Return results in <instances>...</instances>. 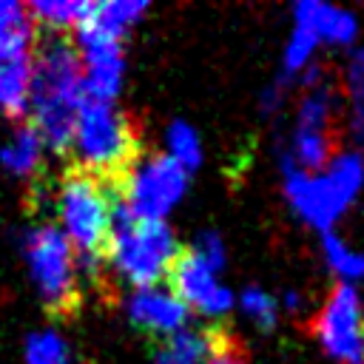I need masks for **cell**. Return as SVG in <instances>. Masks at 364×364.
<instances>
[{
	"label": "cell",
	"instance_id": "cell-1",
	"mask_svg": "<svg viewBox=\"0 0 364 364\" xmlns=\"http://www.w3.org/2000/svg\"><path fill=\"white\" fill-rule=\"evenodd\" d=\"M85 102L77 48L63 34H46L31 57L28 108L31 128L48 151H68L80 105Z\"/></svg>",
	"mask_w": 364,
	"mask_h": 364
},
{
	"label": "cell",
	"instance_id": "cell-2",
	"mask_svg": "<svg viewBox=\"0 0 364 364\" xmlns=\"http://www.w3.org/2000/svg\"><path fill=\"white\" fill-rule=\"evenodd\" d=\"M179 239L168 222L128 216L119 205L105 242V264L111 273L131 287L162 284L179 259Z\"/></svg>",
	"mask_w": 364,
	"mask_h": 364
},
{
	"label": "cell",
	"instance_id": "cell-3",
	"mask_svg": "<svg viewBox=\"0 0 364 364\" xmlns=\"http://www.w3.org/2000/svg\"><path fill=\"white\" fill-rule=\"evenodd\" d=\"M51 205L57 216L54 225L80 256V264L97 267L117 213L114 193L105 188L100 176H91L85 171H71L54 188Z\"/></svg>",
	"mask_w": 364,
	"mask_h": 364
},
{
	"label": "cell",
	"instance_id": "cell-4",
	"mask_svg": "<svg viewBox=\"0 0 364 364\" xmlns=\"http://www.w3.org/2000/svg\"><path fill=\"white\" fill-rule=\"evenodd\" d=\"M68 151L74 154L80 171L91 176H108L125 171L134 162L136 134L117 102L85 100L77 111Z\"/></svg>",
	"mask_w": 364,
	"mask_h": 364
},
{
	"label": "cell",
	"instance_id": "cell-5",
	"mask_svg": "<svg viewBox=\"0 0 364 364\" xmlns=\"http://www.w3.org/2000/svg\"><path fill=\"white\" fill-rule=\"evenodd\" d=\"M23 262L40 301L51 310H68L80 293V256L54 222L31 225L20 239Z\"/></svg>",
	"mask_w": 364,
	"mask_h": 364
},
{
	"label": "cell",
	"instance_id": "cell-6",
	"mask_svg": "<svg viewBox=\"0 0 364 364\" xmlns=\"http://www.w3.org/2000/svg\"><path fill=\"white\" fill-rule=\"evenodd\" d=\"M191 173L179 168L173 159L159 154H145L134 159L122 171V188H119V208L128 216L136 219H154L165 222L171 210L185 199Z\"/></svg>",
	"mask_w": 364,
	"mask_h": 364
},
{
	"label": "cell",
	"instance_id": "cell-7",
	"mask_svg": "<svg viewBox=\"0 0 364 364\" xmlns=\"http://www.w3.org/2000/svg\"><path fill=\"white\" fill-rule=\"evenodd\" d=\"M316 338L338 364H364V307L353 284L338 282L318 307Z\"/></svg>",
	"mask_w": 364,
	"mask_h": 364
},
{
	"label": "cell",
	"instance_id": "cell-8",
	"mask_svg": "<svg viewBox=\"0 0 364 364\" xmlns=\"http://www.w3.org/2000/svg\"><path fill=\"white\" fill-rule=\"evenodd\" d=\"M282 185L296 216L321 233H330L336 219L353 205V196H347L324 171H301L287 156H282Z\"/></svg>",
	"mask_w": 364,
	"mask_h": 364
},
{
	"label": "cell",
	"instance_id": "cell-9",
	"mask_svg": "<svg viewBox=\"0 0 364 364\" xmlns=\"http://www.w3.org/2000/svg\"><path fill=\"white\" fill-rule=\"evenodd\" d=\"M77 37V57L82 68V91L85 100L117 102V94L125 82V48L122 40L105 37L88 26L74 31Z\"/></svg>",
	"mask_w": 364,
	"mask_h": 364
},
{
	"label": "cell",
	"instance_id": "cell-10",
	"mask_svg": "<svg viewBox=\"0 0 364 364\" xmlns=\"http://www.w3.org/2000/svg\"><path fill=\"white\" fill-rule=\"evenodd\" d=\"M171 290L185 301L191 313H199L210 321L225 318L236 307L233 290L219 279V270L205 264L196 253L182 250L171 270Z\"/></svg>",
	"mask_w": 364,
	"mask_h": 364
},
{
	"label": "cell",
	"instance_id": "cell-11",
	"mask_svg": "<svg viewBox=\"0 0 364 364\" xmlns=\"http://www.w3.org/2000/svg\"><path fill=\"white\" fill-rule=\"evenodd\" d=\"M34 28L31 23L0 31V111L6 117H23L31 88Z\"/></svg>",
	"mask_w": 364,
	"mask_h": 364
},
{
	"label": "cell",
	"instance_id": "cell-12",
	"mask_svg": "<svg viewBox=\"0 0 364 364\" xmlns=\"http://www.w3.org/2000/svg\"><path fill=\"white\" fill-rule=\"evenodd\" d=\"M125 316L134 327L151 333V336H162L171 338L179 330L191 327V310L185 307V301L168 287V284H148V287H131L122 299Z\"/></svg>",
	"mask_w": 364,
	"mask_h": 364
},
{
	"label": "cell",
	"instance_id": "cell-13",
	"mask_svg": "<svg viewBox=\"0 0 364 364\" xmlns=\"http://www.w3.org/2000/svg\"><path fill=\"white\" fill-rule=\"evenodd\" d=\"M296 26L310 28L318 43H333V46H350L358 34V23L347 9L327 6L318 0H301L293 9Z\"/></svg>",
	"mask_w": 364,
	"mask_h": 364
},
{
	"label": "cell",
	"instance_id": "cell-14",
	"mask_svg": "<svg viewBox=\"0 0 364 364\" xmlns=\"http://www.w3.org/2000/svg\"><path fill=\"white\" fill-rule=\"evenodd\" d=\"M46 142L40 139V134L31 125H20L14 128L6 142L0 145V165L3 171H9L11 176H34L43 168V156H46Z\"/></svg>",
	"mask_w": 364,
	"mask_h": 364
},
{
	"label": "cell",
	"instance_id": "cell-15",
	"mask_svg": "<svg viewBox=\"0 0 364 364\" xmlns=\"http://www.w3.org/2000/svg\"><path fill=\"white\" fill-rule=\"evenodd\" d=\"M148 11V3L145 0H105V3H91V11L85 17L82 26L105 34V37H114V40H122Z\"/></svg>",
	"mask_w": 364,
	"mask_h": 364
},
{
	"label": "cell",
	"instance_id": "cell-16",
	"mask_svg": "<svg viewBox=\"0 0 364 364\" xmlns=\"http://www.w3.org/2000/svg\"><path fill=\"white\" fill-rule=\"evenodd\" d=\"M216 347L219 344L213 341L210 333L196 330V327H185L156 347L154 364H205Z\"/></svg>",
	"mask_w": 364,
	"mask_h": 364
},
{
	"label": "cell",
	"instance_id": "cell-17",
	"mask_svg": "<svg viewBox=\"0 0 364 364\" xmlns=\"http://www.w3.org/2000/svg\"><path fill=\"white\" fill-rule=\"evenodd\" d=\"M31 26L40 23L48 28V34H63L65 28H80L91 11V3L85 0H34L26 6Z\"/></svg>",
	"mask_w": 364,
	"mask_h": 364
},
{
	"label": "cell",
	"instance_id": "cell-18",
	"mask_svg": "<svg viewBox=\"0 0 364 364\" xmlns=\"http://www.w3.org/2000/svg\"><path fill=\"white\" fill-rule=\"evenodd\" d=\"M162 154L191 173L193 168L202 165V159H205V145H202L199 131H196L191 122L173 119V122H168V128H165V151H162Z\"/></svg>",
	"mask_w": 364,
	"mask_h": 364
},
{
	"label": "cell",
	"instance_id": "cell-19",
	"mask_svg": "<svg viewBox=\"0 0 364 364\" xmlns=\"http://www.w3.org/2000/svg\"><path fill=\"white\" fill-rule=\"evenodd\" d=\"M23 361L26 364H71V347L60 330L40 327L28 333L23 344Z\"/></svg>",
	"mask_w": 364,
	"mask_h": 364
},
{
	"label": "cell",
	"instance_id": "cell-20",
	"mask_svg": "<svg viewBox=\"0 0 364 364\" xmlns=\"http://www.w3.org/2000/svg\"><path fill=\"white\" fill-rule=\"evenodd\" d=\"M318 37L304 28V26H293L290 37H287V46H284V54H282V80L290 82V80H299L310 65H313V57L318 51Z\"/></svg>",
	"mask_w": 364,
	"mask_h": 364
},
{
	"label": "cell",
	"instance_id": "cell-21",
	"mask_svg": "<svg viewBox=\"0 0 364 364\" xmlns=\"http://www.w3.org/2000/svg\"><path fill=\"white\" fill-rule=\"evenodd\" d=\"M321 250L330 264V270L338 276V282L353 284L355 279H364V256L355 253L338 233H321Z\"/></svg>",
	"mask_w": 364,
	"mask_h": 364
},
{
	"label": "cell",
	"instance_id": "cell-22",
	"mask_svg": "<svg viewBox=\"0 0 364 364\" xmlns=\"http://www.w3.org/2000/svg\"><path fill=\"white\" fill-rule=\"evenodd\" d=\"M347 97H350V128L355 139H364V48H355L347 60Z\"/></svg>",
	"mask_w": 364,
	"mask_h": 364
},
{
	"label": "cell",
	"instance_id": "cell-23",
	"mask_svg": "<svg viewBox=\"0 0 364 364\" xmlns=\"http://www.w3.org/2000/svg\"><path fill=\"white\" fill-rule=\"evenodd\" d=\"M236 304H239V310H242L256 327H262V330L276 327V318H279V301H276L267 290L250 284V287H245V290L236 296Z\"/></svg>",
	"mask_w": 364,
	"mask_h": 364
},
{
	"label": "cell",
	"instance_id": "cell-24",
	"mask_svg": "<svg viewBox=\"0 0 364 364\" xmlns=\"http://www.w3.org/2000/svg\"><path fill=\"white\" fill-rule=\"evenodd\" d=\"M191 253H196L205 264H210L213 270H225V262H228V253H225V242L216 230H202L193 245L188 247Z\"/></svg>",
	"mask_w": 364,
	"mask_h": 364
},
{
	"label": "cell",
	"instance_id": "cell-25",
	"mask_svg": "<svg viewBox=\"0 0 364 364\" xmlns=\"http://www.w3.org/2000/svg\"><path fill=\"white\" fill-rule=\"evenodd\" d=\"M31 23L28 20V11L23 3L17 0H0V31H9V28H17V26H26Z\"/></svg>",
	"mask_w": 364,
	"mask_h": 364
},
{
	"label": "cell",
	"instance_id": "cell-26",
	"mask_svg": "<svg viewBox=\"0 0 364 364\" xmlns=\"http://www.w3.org/2000/svg\"><path fill=\"white\" fill-rule=\"evenodd\" d=\"M205 364H245V361H242V355H236L230 347H216Z\"/></svg>",
	"mask_w": 364,
	"mask_h": 364
},
{
	"label": "cell",
	"instance_id": "cell-27",
	"mask_svg": "<svg viewBox=\"0 0 364 364\" xmlns=\"http://www.w3.org/2000/svg\"><path fill=\"white\" fill-rule=\"evenodd\" d=\"M282 304H284L287 310H299V307H301V296L290 290V293H284V299H282Z\"/></svg>",
	"mask_w": 364,
	"mask_h": 364
}]
</instances>
